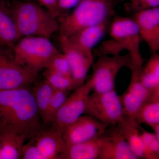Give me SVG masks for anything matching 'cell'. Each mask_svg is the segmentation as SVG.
<instances>
[{
	"instance_id": "31",
	"label": "cell",
	"mask_w": 159,
	"mask_h": 159,
	"mask_svg": "<svg viewBox=\"0 0 159 159\" xmlns=\"http://www.w3.org/2000/svg\"><path fill=\"white\" fill-rule=\"evenodd\" d=\"M153 130V133L155 134L156 136L159 139V124H157L152 128Z\"/></svg>"
},
{
	"instance_id": "1",
	"label": "cell",
	"mask_w": 159,
	"mask_h": 159,
	"mask_svg": "<svg viewBox=\"0 0 159 159\" xmlns=\"http://www.w3.org/2000/svg\"><path fill=\"white\" fill-rule=\"evenodd\" d=\"M43 125L30 86L0 91V135L11 133L29 140Z\"/></svg>"
},
{
	"instance_id": "19",
	"label": "cell",
	"mask_w": 159,
	"mask_h": 159,
	"mask_svg": "<svg viewBox=\"0 0 159 159\" xmlns=\"http://www.w3.org/2000/svg\"><path fill=\"white\" fill-rule=\"evenodd\" d=\"M21 38L10 10V4L0 0V46L13 48Z\"/></svg>"
},
{
	"instance_id": "14",
	"label": "cell",
	"mask_w": 159,
	"mask_h": 159,
	"mask_svg": "<svg viewBox=\"0 0 159 159\" xmlns=\"http://www.w3.org/2000/svg\"><path fill=\"white\" fill-rule=\"evenodd\" d=\"M63 132L51 126L41 129L32 138L44 159H59L64 152L66 145Z\"/></svg>"
},
{
	"instance_id": "5",
	"label": "cell",
	"mask_w": 159,
	"mask_h": 159,
	"mask_svg": "<svg viewBox=\"0 0 159 159\" xmlns=\"http://www.w3.org/2000/svg\"><path fill=\"white\" fill-rule=\"evenodd\" d=\"M12 50L17 62L36 76L59 52L50 39L41 36L22 37Z\"/></svg>"
},
{
	"instance_id": "15",
	"label": "cell",
	"mask_w": 159,
	"mask_h": 159,
	"mask_svg": "<svg viewBox=\"0 0 159 159\" xmlns=\"http://www.w3.org/2000/svg\"><path fill=\"white\" fill-rule=\"evenodd\" d=\"M111 20L86 27L66 38L71 44L78 50L88 55H93V48L106 33Z\"/></svg>"
},
{
	"instance_id": "6",
	"label": "cell",
	"mask_w": 159,
	"mask_h": 159,
	"mask_svg": "<svg viewBox=\"0 0 159 159\" xmlns=\"http://www.w3.org/2000/svg\"><path fill=\"white\" fill-rule=\"evenodd\" d=\"M92 65L93 74L89 78L93 90L96 93H104L115 89L116 77L123 67L133 68L129 54L98 57Z\"/></svg>"
},
{
	"instance_id": "7",
	"label": "cell",
	"mask_w": 159,
	"mask_h": 159,
	"mask_svg": "<svg viewBox=\"0 0 159 159\" xmlns=\"http://www.w3.org/2000/svg\"><path fill=\"white\" fill-rule=\"evenodd\" d=\"M84 115L90 116L107 127L117 125L124 116L120 98L115 89L90 93Z\"/></svg>"
},
{
	"instance_id": "26",
	"label": "cell",
	"mask_w": 159,
	"mask_h": 159,
	"mask_svg": "<svg viewBox=\"0 0 159 159\" xmlns=\"http://www.w3.org/2000/svg\"><path fill=\"white\" fill-rule=\"evenodd\" d=\"M69 91L54 90L49 103L45 125H51L57 111L67 98Z\"/></svg>"
},
{
	"instance_id": "16",
	"label": "cell",
	"mask_w": 159,
	"mask_h": 159,
	"mask_svg": "<svg viewBox=\"0 0 159 159\" xmlns=\"http://www.w3.org/2000/svg\"><path fill=\"white\" fill-rule=\"evenodd\" d=\"M109 139L98 159H138L122 136L117 125L108 126Z\"/></svg>"
},
{
	"instance_id": "21",
	"label": "cell",
	"mask_w": 159,
	"mask_h": 159,
	"mask_svg": "<svg viewBox=\"0 0 159 159\" xmlns=\"http://www.w3.org/2000/svg\"><path fill=\"white\" fill-rule=\"evenodd\" d=\"M26 138L15 133L0 135V159H20L21 153Z\"/></svg>"
},
{
	"instance_id": "28",
	"label": "cell",
	"mask_w": 159,
	"mask_h": 159,
	"mask_svg": "<svg viewBox=\"0 0 159 159\" xmlns=\"http://www.w3.org/2000/svg\"><path fill=\"white\" fill-rule=\"evenodd\" d=\"M20 159H44V158L33 139H31L27 144L23 145Z\"/></svg>"
},
{
	"instance_id": "18",
	"label": "cell",
	"mask_w": 159,
	"mask_h": 159,
	"mask_svg": "<svg viewBox=\"0 0 159 159\" xmlns=\"http://www.w3.org/2000/svg\"><path fill=\"white\" fill-rule=\"evenodd\" d=\"M131 150L139 159H145L144 146L140 135V124L136 119L124 115L117 124Z\"/></svg>"
},
{
	"instance_id": "2",
	"label": "cell",
	"mask_w": 159,
	"mask_h": 159,
	"mask_svg": "<svg viewBox=\"0 0 159 159\" xmlns=\"http://www.w3.org/2000/svg\"><path fill=\"white\" fill-rule=\"evenodd\" d=\"M108 29L110 39L102 42L94 54L98 57L115 56L126 51L130 56L133 68H142L144 61L140 50L142 39L132 17L114 16Z\"/></svg>"
},
{
	"instance_id": "13",
	"label": "cell",
	"mask_w": 159,
	"mask_h": 159,
	"mask_svg": "<svg viewBox=\"0 0 159 159\" xmlns=\"http://www.w3.org/2000/svg\"><path fill=\"white\" fill-rule=\"evenodd\" d=\"M133 19L142 39L148 45L151 52L159 50V7L150 8L134 13Z\"/></svg>"
},
{
	"instance_id": "10",
	"label": "cell",
	"mask_w": 159,
	"mask_h": 159,
	"mask_svg": "<svg viewBox=\"0 0 159 159\" xmlns=\"http://www.w3.org/2000/svg\"><path fill=\"white\" fill-rule=\"evenodd\" d=\"M107 127L90 116L84 115L66 127L62 138L68 146L99 136L105 132Z\"/></svg>"
},
{
	"instance_id": "29",
	"label": "cell",
	"mask_w": 159,
	"mask_h": 159,
	"mask_svg": "<svg viewBox=\"0 0 159 159\" xmlns=\"http://www.w3.org/2000/svg\"><path fill=\"white\" fill-rule=\"evenodd\" d=\"M133 13L145 9L159 7V0H128Z\"/></svg>"
},
{
	"instance_id": "20",
	"label": "cell",
	"mask_w": 159,
	"mask_h": 159,
	"mask_svg": "<svg viewBox=\"0 0 159 159\" xmlns=\"http://www.w3.org/2000/svg\"><path fill=\"white\" fill-rule=\"evenodd\" d=\"M134 119L139 124L144 123L151 128L159 124V89L153 91L150 99L142 106Z\"/></svg>"
},
{
	"instance_id": "11",
	"label": "cell",
	"mask_w": 159,
	"mask_h": 159,
	"mask_svg": "<svg viewBox=\"0 0 159 159\" xmlns=\"http://www.w3.org/2000/svg\"><path fill=\"white\" fill-rule=\"evenodd\" d=\"M142 68L134 67L130 70V80L128 88L119 96L123 114L132 118H135L142 106L150 99L153 91L146 89L141 82L139 73Z\"/></svg>"
},
{
	"instance_id": "8",
	"label": "cell",
	"mask_w": 159,
	"mask_h": 159,
	"mask_svg": "<svg viewBox=\"0 0 159 159\" xmlns=\"http://www.w3.org/2000/svg\"><path fill=\"white\" fill-rule=\"evenodd\" d=\"M36 77L17 62L12 48L0 46V91L30 86Z\"/></svg>"
},
{
	"instance_id": "23",
	"label": "cell",
	"mask_w": 159,
	"mask_h": 159,
	"mask_svg": "<svg viewBox=\"0 0 159 159\" xmlns=\"http://www.w3.org/2000/svg\"><path fill=\"white\" fill-rule=\"evenodd\" d=\"M34 99L43 124L45 125L47 111L54 89L44 79L32 88Z\"/></svg>"
},
{
	"instance_id": "17",
	"label": "cell",
	"mask_w": 159,
	"mask_h": 159,
	"mask_svg": "<svg viewBox=\"0 0 159 159\" xmlns=\"http://www.w3.org/2000/svg\"><path fill=\"white\" fill-rule=\"evenodd\" d=\"M108 139L107 129L104 134L97 138L66 146L59 159H98L102 147Z\"/></svg>"
},
{
	"instance_id": "4",
	"label": "cell",
	"mask_w": 159,
	"mask_h": 159,
	"mask_svg": "<svg viewBox=\"0 0 159 159\" xmlns=\"http://www.w3.org/2000/svg\"><path fill=\"white\" fill-rule=\"evenodd\" d=\"M115 6L116 0H81L71 13L61 16L60 35L69 37L86 27L112 19Z\"/></svg>"
},
{
	"instance_id": "27",
	"label": "cell",
	"mask_w": 159,
	"mask_h": 159,
	"mask_svg": "<svg viewBox=\"0 0 159 159\" xmlns=\"http://www.w3.org/2000/svg\"><path fill=\"white\" fill-rule=\"evenodd\" d=\"M45 69L71 77L70 63L63 53L59 52L54 55Z\"/></svg>"
},
{
	"instance_id": "30",
	"label": "cell",
	"mask_w": 159,
	"mask_h": 159,
	"mask_svg": "<svg viewBox=\"0 0 159 159\" xmlns=\"http://www.w3.org/2000/svg\"><path fill=\"white\" fill-rule=\"evenodd\" d=\"M39 2L45 7L54 17L57 18L61 15L58 6V0H38Z\"/></svg>"
},
{
	"instance_id": "9",
	"label": "cell",
	"mask_w": 159,
	"mask_h": 159,
	"mask_svg": "<svg viewBox=\"0 0 159 159\" xmlns=\"http://www.w3.org/2000/svg\"><path fill=\"white\" fill-rule=\"evenodd\" d=\"M75 90L66 98L51 122V126L63 132L67 126L84 114L87 99L93 90L90 79Z\"/></svg>"
},
{
	"instance_id": "3",
	"label": "cell",
	"mask_w": 159,
	"mask_h": 159,
	"mask_svg": "<svg viewBox=\"0 0 159 159\" xmlns=\"http://www.w3.org/2000/svg\"><path fill=\"white\" fill-rule=\"evenodd\" d=\"M10 8L21 38L41 36L50 39L59 30L56 18L36 3L13 1Z\"/></svg>"
},
{
	"instance_id": "22",
	"label": "cell",
	"mask_w": 159,
	"mask_h": 159,
	"mask_svg": "<svg viewBox=\"0 0 159 159\" xmlns=\"http://www.w3.org/2000/svg\"><path fill=\"white\" fill-rule=\"evenodd\" d=\"M143 86L149 90L159 88V54L153 53L139 73Z\"/></svg>"
},
{
	"instance_id": "25",
	"label": "cell",
	"mask_w": 159,
	"mask_h": 159,
	"mask_svg": "<svg viewBox=\"0 0 159 159\" xmlns=\"http://www.w3.org/2000/svg\"><path fill=\"white\" fill-rule=\"evenodd\" d=\"M139 130L145 150V159H159V139L153 133L145 130L141 126Z\"/></svg>"
},
{
	"instance_id": "33",
	"label": "cell",
	"mask_w": 159,
	"mask_h": 159,
	"mask_svg": "<svg viewBox=\"0 0 159 159\" xmlns=\"http://www.w3.org/2000/svg\"><path fill=\"white\" fill-rule=\"evenodd\" d=\"M80 1H81V0H80Z\"/></svg>"
},
{
	"instance_id": "12",
	"label": "cell",
	"mask_w": 159,
	"mask_h": 159,
	"mask_svg": "<svg viewBox=\"0 0 159 159\" xmlns=\"http://www.w3.org/2000/svg\"><path fill=\"white\" fill-rule=\"evenodd\" d=\"M59 40L63 53L70 63L75 89L85 83L88 73L94 63L93 55H88L78 50L65 36L60 35Z\"/></svg>"
},
{
	"instance_id": "24",
	"label": "cell",
	"mask_w": 159,
	"mask_h": 159,
	"mask_svg": "<svg viewBox=\"0 0 159 159\" xmlns=\"http://www.w3.org/2000/svg\"><path fill=\"white\" fill-rule=\"evenodd\" d=\"M45 80L54 90L70 91L75 89L73 79L67 76L46 69L44 73Z\"/></svg>"
},
{
	"instance_id": "32",
	"label": "cell",
	"mask_w": 159,
	"mask_h": 159,
	"mask_svg": "<svg viewBox=\"0 0 159 159\" xmlns=\"http://www.w3.org/2000/svg\"><path fill=\"white\" fill-rule=\"evenodd\" d=\"M0 149H1V142H0Z\"/></svg>"
}]
</instances>
